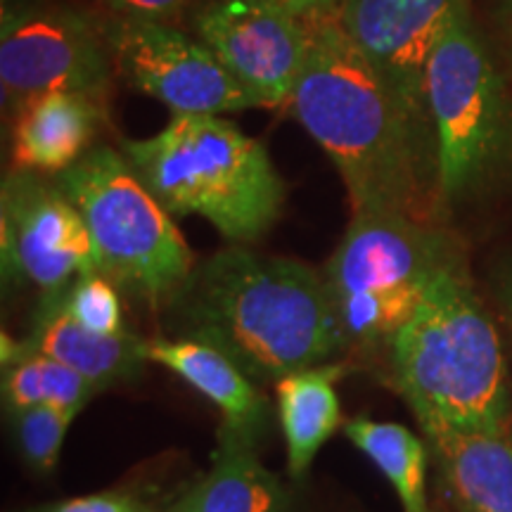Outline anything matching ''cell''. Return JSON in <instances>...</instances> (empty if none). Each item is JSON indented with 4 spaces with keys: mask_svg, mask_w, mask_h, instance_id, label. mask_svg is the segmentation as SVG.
Returning a JSON list of instances; mask_svg holds the SVG:
<instances>
[{
    "mask_svg": "<svg viewBox=\"0 0 512 512\" xmlns=\"http://www.w3.org/2000/svg\"><path fill=\"white\" fill-rule=\"evenodd\" d=\"M347 185L354 214L396 211L422 221L434 150L392 88L339 29L335 15L311 22V48L290 105Z\"/></svg>",
    "mask_w": 512,
    "mask_h": 512,
    "instance_id": "6da1fadb",
    "label": "cell"
},
{
    "mask_svg": "<svg viewBox=\"0 0 512 512\" xmlns=\"http://www.w3.org/2000/svg\"><path fill=\"white\" fill-rule=\"evenodd\" d=\"M171 302L183 337L216 344L252 380H283L347 347L323 273L287 256L228 247Z\"/></svg>",
    "mask_w": 512,
    "mask_h": 512,
    "instance_id": "7a4b0ae2",
    "label": "cell"
},
{
    "mask_svg": "<svg viewBox=\"0 0 512 512\" xmlns=\"http://www.w3.org/2000/svg\"><path fill=\"white\" fill-rule=\"evenodd\" d=\"M392 380L422 432H505L508 363L463 264L430 285L413 318L389 344Z\"/></svg>",
    "mask_w": 512,
    "mask_h": 512,
    "instance_id": "3957f363",
    "label": "cell"
},
{
    "mask_svg": "<svg viewBox=\"0 0 512 512\" xmlns=\"http://www.w3.org/2000/svg\"><path fill=\"white\" fill-rule=\"evenodd\" d=\"M121 150L171 216H202L223 238H264L285 204V181L259 140L216 114L171 117Z\"/></svg>",
    "mask_w": 512,
    "mask_h": 512,
    "instance_id": "277c9868",
    "label": "cell"
},
{
    "mask_svg": "<svg viewBox=\"0 0 512 512\" xmlns=\"http://www.w3.org/2000/svg\"><path fill=\"white\" fill-rule=\"evenodd\" d=\"M456 264L446 235L420 219L396 211L354 214L323 273L347 347H389L434 278Z\"/></svg>",
    "mask_w": 512,
    "mask_h": 512,
    "instance_id": "5b68a950",
    "label": "cell"
},
{
    "mask_svg": "<svg viewBox=\"0 0 512 512\" xmlns=\"http://www.w3.org/2000/svg\"><path fill=\"white\" fill-rule=\"evenodd\" d=\"M55 181L86 221L98 273L152 304L188 283L195 271L188 242L124 152L93 147Z\"/></svg>",
    "mask_w": 512,
    "mask_h": 512,
    "instance_id": "8992f818",
    "label": "cell"
},
{
    "mask_svg": "<svg viewBox=\"0 0 512 512\" xmlns=\"http://www.w3.org/2000/svg\"><path fill=\"white\" fill-rule=\"evenodd\" d=\"M441 202L463 200L512 166V95L460 8L434 43L425 74Z\"/></svg>",
    "mask_w": 512,
    "mask_h": 512,
    "instance_id": "52a82bcc",
    "label": "cell"
},
{
    "mask_svg": "<svg viewBox=\"0 0 512 512\" xmlns=\"http://www.w3.org/2000/svg\"><path fill=\"white\" fill-rule=\"evenodd\" d=\"M114 74L105 22L57 0H3L0 91L5 112L53 91L105 102Z\"/></svg>",
    "mask_w": 512,
    "mask_h": 512,
    "instance_id": "ba28073f",
    "label": "cell"
},
{
    "mask_svg": "<svg viewBox=\"0 0 512 512\" xmlns=\"http://www.w3.org/2000/svg\"><path fill=\"white\" fill-rule=\"evenodd\" d=\"M107 38L117 74L136 91L169 107L174 117H221L259 107L200 38L171 24L114 17L107 22Z\"/></svg>",
    "mask_w": 512,
    "mask_h": 512,
    "instance_id": "9c48e42d",
    "label": "cell"
},
{
    "mask_svg": "<svg viewBox=\"0 0 512 512\" xmlns=\"http://www.w3.org/2000/svg\"><path fill=\"white\" fill-rule=\"evenodd\" d=\"M0 259L5 283L64 290L98 271L86 221L57 181L10 169L0 190Z\"/></svg>",
    "mask_w": 512,
    "mask_h": 512,
    "instance_id": "30bf717a",
    "label": "cell"
},
{
    "mask_svg": "<svg viewBox=\"0 0 512 512\" xmlns=\"http://www.w3.org/2000/svg\"><path fill=\"white\" fill-rule=\"evenodd\" d=\"M190 24L259 107L290 105L309 57V22L275 0H202Z\"/></svg>",
    "mask_w": 512,
    "mask_h": 512,
    "instance_id": "8fae6325",
    "label": "cell"
},
{
    "mask_svg": "<svg viewBox=\"0 0 512 512\" xmlns=\"http://www.w3.org/2000/svg\"><path fill=\"white\" fill-rule=\"evenodd\" d=\"M465 5L470 0H339L335 10L339 29L387 81L415 133L432 150L427 62L441 31Z\"/></svg>",
    "mask_w": 512,
    "mask_h": 512,
    "instance_id": "7c38bea8",
    "label": "cell"
},
{
    "mask_svg": "<svg viewBox=\"0 0 512 512\" xmlns=\"http://www.w3.org/2000/svg\"><path fill=\"white\" fill-rule=\"evenodd\" d=\"M102 119L105 102L91 95H34L12 112V169L60 176L93 150Z\"/></svg>",
    "mask_w": 512,
    "mask_h": 512,
    "instance_id": "4fadbf2b",
    "label": "cell"
},
{
    "mask_svg": "<svg viewBox=\"0 0 512 512\" xmlns=\"http://www.w3.org/2000/svg\"><path fill=\"white\" fill-rule=\"evenodd\" d=\"M147 363H157L181 377L223 415L221 430L256 446L268 422V403L245 370L216 344L197 337L145 339Z\"/></svg>",
    "mask_w": 512,
    "mask_h": 512,
    "instance_id": "5bb4252c",
    "label": "cell"
},
{
    "mask_svg": "<svg viewBox=\"0 0 512 512\" xmlns=\"http://www.w3.org/2000/svg\"><path fill=\"white\" fill-rule=\"evenodd\" d=\"M143 342L145 339L128 330L119 335L86 330L62 311L53 292H48L38 306L31 332L24 339L31 351L55 358L98 389L126 382L140 373L147 363Z\"/></svg>",
    "mask_w": 512,
    "mask_h": 512,
    "instance_id": "9a60e30c",
    "label": "cell"
},
{
    "mask_svg": "<svg viewBox=\"0 0 512 512\" xmlns=\"http://www.w3.org/2000/svg\"><path fill=\"white\" fill-rule=\"evenodd\" d=\"M448 496L463 512H512V439L505 432H427Z\"/></svg>",
    "mask_w": 512,
    "mask_h": 512,
    "instance_id": "2e32d148",
    "label": "cell"
},
{
    "mask_svg": "<svg viewBox=\"0 0 512 512\" xmlns=\"http://www.w3.org/2000/svg\"><path fill=\"white\" fill-rule=\"evenodd\" d=\"M342 375V363H323L287 375L275 384L287 467L294 479L306 475L320 448L342 425V406L335 389V382Z\"/></svg>",
    "mask_w": 512,
    "mask_h": 512,
    "instance_id": "e0dca14e",
    "label": "cell"
},
{
    "mask_svg": "<svg viewBox=\"0 0 512 512\" xmlns=\"http://www.w3.org/2000/svg\"><path fill=\"white\" fill-rule=\"evenodd\" d=\"M185 494L195 512H290V494L254 456V444L226 430L209 472Z\"/></svg>",
    "mask_w": 512,
    "mask_h": 512,
    "instance_id": "ac0fdd59",
    "label": "cell"
},
{
    "mask_svg": "<svg viewBox=\"0 0 512 512\" xmlns=\"http://www.w3.org/2000/svg\"><path fill=\"white\" fill-rule=\"evenodd\" d=\"M3 399L10 413L34 406H55L81 413L98 392L86 377L55 358L31 351L27 344L3 335Z\"/></svg>",
    "mask_w": 512,
    "mask_h": 512,
    "instance_id": "d6986e66",
    "label": "cell"
},
{
    "mask_svg": "<svg viewBox=\"0 0 512 512\" xmlns=\"http://www.w3.org/2000/svg\"><path fill=\"white\" fill-rule=\"evenodd\" d=\"M344 437L394 486L403 512H432L425 489L427 448L408 427L358 415L344 422Z\"/></svg>",
    "mask_w": 512,
    "mask_h": 512,
    "instance_id": "ffe728a7",
    "label": "cell"
},
{
    "mask_svg": "<svg viewBox=\"0 0 512 512\" xmlns=\"http://www.w3.org/2000/svg\"><path fill=\"white\" fill-rule=\"evenodd\" d=\"M62 311L86 330L100 335H119L126 332L124 311H121L119 294L110 278L98 271L83 273L64 290L53 292Z\"/></svg>",
    "mask_w": 512,
    "mask_h": 512,
    "instance_id": "44dd1931",
    "label": "cell"
},
{
    "mask_svg": "<svg viewBox=\"0 0 512 512\" xmlns=\"http://www.w3.org/2000/svg\"><path fill=\"white\" fill-rule=\"evenodd\" d=\"M76 415L79 413L55 406H34L12 413L17 448L34 470H53Z\"/></svg>",
    "mask_w": 512,
    "mask_h": 512,
    "instance_id": "7402d4cb",
    "label": "cell"
},
{
    "mask_svg": "<svg viewBox=\"0 0 512 512\" xmlns=\"http://www.w3.org/2000/svg\"><path fill=\"white\" fill-rule=\"evenodd\" d=\"M200 0H105L114 17L145 19V22H174L176 17L192 12Z\"/></svg>",
    "mask_w": 512,
    "mask_h": 512,
    "instance_id": "603a6c76",
    "label": "cell"
},
{
    "mask_svg": "<svg viewBox=\"0 0 512 512\" xmlns=\"http://www.w3.org/2000/svg\"><path fill=\"white\" fill-rule=\"evenodd\" d=\"M43 512H152L140 498L117 491H102L81 498H69L57 505H50Z\"/></svg>",
    "mask_w": 512,
    "mask_h": 512,
    "instance_id": "cb8c5ba5",
    "label": "cell"
},
{
    "mask_svg": "<svg viewBox=\"0 0 512 512\" xmlns=\"http://www.w3.org/2000/svg\"><path fill=\"white\" fill-rule=\"evenodd\" d=\"M283 8H287L292 15H297L304 22H320V19H328L335 15L339 0H275Z\"/></svg>",
    "mask_w": 512,
    "mask_h": 512,
    "instance_id": "d4e9b609",
    "label": "cell"
},
{
    "mask_svg": "<svg viewBox=\"0 0 512 512\" xmlns=\"http://www.w3.org/2000/svg\"><path fill=\"white\" fill-rule=\"evenodd\" d=\"M496 292H498V302L503 304L505 313L512 320V264H508L498 275V283H496Z\"/></svg>",
    "mask_w": 512,
    "mask_h": 512,
    "instance_id": "484cf974",
    "label": "cell"
},
{
    "mask_svg": "<svg viewBox=\"0 0 512 512\" xmlns=\"http://www.w3.org/2000/svg\"><path fill=\"white\" fill-rule=\"evenodd\" d=\"M155 512H195V510H192L188 494H181L176 501H171L169 505H164L162 510H155Z\"/></svg>",
    "mask_w": 512,
    "mask_h": 512,
    "instance_id": "4316f807",
    "label": "cell"
},
{
    "mask_svg": "<svg viewBox=\"0 0 512 512\" xmlns=\"http://www.w3.org/2000/svg\"><path fill=\"white\" fill-rule=\"evenodd\" d=\"M501 19H503L505 38H508V43H510V50H512V0H503Z\"/></svg>",
    "mask_w": 512,
    "mask_h": 512,
    "instance_id": "83f0119b",
    "label": "cell"
},
{
    "mask_svg": "<svg viewBox=\"0 0 512 512\" xmlns=\"http://www.w3.org/2000/svg\"><path fill=\"white\" fill-rule=\"evenodd\" d=\"M510 439H512V437H510Z\"/></svg>",
    "mask_w": 512,
    "mask_h": 512,
    "instance_id": "f1b7e54d",
    "label": "cell"
}]
</instances>
